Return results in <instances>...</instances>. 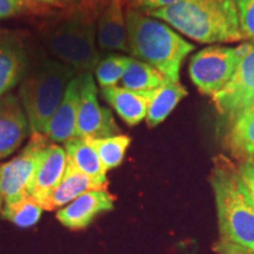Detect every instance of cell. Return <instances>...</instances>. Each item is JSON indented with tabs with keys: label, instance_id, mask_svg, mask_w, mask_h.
Returning <instances> with one entry per match:
<instances>
[{
	"label": "cell",
	"instance_id": "obj_1",
	"mask_svg": "<svg viewBox=\"0 0 254 254\" xmlns=\"http://www.w3.org/2000/svg\"><path fill=\"white\" fill-rule=\"evenodd\" d=\"M150 15L198 43H236L245 39L234 0H183Z\"/></svg>",
	"mask_w": 254,
	"mask_h": 254
},
{
	"label": "cell",
	"instance_id": "obj_2",
	"mask_svg": "<svg viewBox=\"0 0 254 254\" xmlns=\"http://www.w3.org/2000/svg\"><path fill=\"white\" fill-rule=\"evenodd\" d=\"M129 53L154 67L167 80L179 82L184 60L194 45L190 44L166 24L157 21L134 8L125 15Z\"/></svg>",
	"mask_w": 254,
	"mask_h": 254
},
{
	"label": "cell",
	"instance_id": "obj_3",
	"mask_svg": "<svg viewBox=\"0 0 254 254\" xmlns=\"http://www.w3.org/2000/svg\"><path fill=\"white\" fill-rule=\"evenodd\" d=\"M209 183L220 238L254 251V205L237 165L224 155L215 157Z\"/></svg>",
	"mask_w": 254,
	"mask_h": 254
},
{
	"label": "cell",
	"instance_id": "obj_4",
	"mask_svg": "<svg viewBox=\"0 0 254 254\" xmlns=\"http://www.w3.org/2000/svg\"><path fill=\"white\" fill-rule=\"evenodd\" d=\"M75 69L62 62L47 60L28 74L20 87L21 103L30 131L45 135Z\"/></svg>",
	"mask_w": 254,
	"mask_h": 254
},
{
	"label": "cell",
	"instance_id": "obj_5",
	"mask_svg": "<svg viewBox=\"0 0 254 254\" xmlns=\"http://www.w3.org/2000/svg\"><path fill=\"white\" fill-rule=\"evenodd\" d=\"M47 45L60 62L75 71L90 72L100 62L95 47V27L81 19H72L50 34Z\"/></svg>",
	"mask_w": 254,
	"mask_h": 254
},
{
	"label": "cell",
	"instance_id": "obj_6",
	"mask_svg": "<svg viewBox=\"0 0 254 254\" xmlns=\"http://www.w3.org/2000/svg\"><path fill=\"white\" fill-rule=\"evenodd\" d=\"M238 63V47L208 46L192 57L190 77L202 94L213 98L233 78Z\"/></svg>",
	"mask_w": 254,
	"mask_h": 254
},
{
	"label": "cell",
	"instance_id": "obj_7",
	"mask_svg": "<svg viewBox=\"0 0 254 254\" xmlns=\"http://www.w3.org/2000/svg\"><path fill=\"white\" fill-rule=\"evenodd\" d=\"M45 135L33 133L23 152L0 166V194L5 205L13 204L30 195L36 171L44 151L49 146Z\"/></svg>",
	"mask_w": 254,
	"mask_h": 254
},
{
	"label": "cell",
	"instance_id": "obj_8",
	"mask_svg": "<svg viewBox=\"0 0 254 254\" xmlns=\"http://www.w3.org/2000/svg\"><path fill=\"white\" fill-rule=\"evenodd\" d=\"M239 63L233 78L212 98L218 112L228 120L254 106V44L238 47Z\"/></svg>",
	"mask_w": 254,
	"mask_h": 254
},
{
	"label": "cell",
	"instance_id": "obj_9",
	"mask_svg": "<svg viewBox=\"0 0 254 254\" xmlns=\"http://www.w3.org/2000/svg\"><path fill=\"white\" fill-rule=\"evenodd\" d=\"M119 127L109 109L100 106L91 72L80 73V101L75 138L103 139L119 134Z\"/></svg>",
	"mask_w": 254,
	"mask_h": 254
},
{
	"label": "cell",
	"instance_id": "obj_10",
	"mask_svg": "<svg viewBox=\"0 0 254 254\" xmlns=\"http://www.w3.org/2000/svg\"><path fill=\"white\" fill-rule=\"evenodd\" d=\"M113 207V198L106 190H88L59 209L57 219L65 227L82 230L86 228L98 214L111 211Z\"/></svg>",
	"mask_w": 254,
	"mask_h": 254
},
{
	"label": "cell",
	"instance_id": "obj_11",
	"mask_svg": "<svg viewBox=\"0 0 254 254\" xmlns=\"http://www.w3.org/2000/svg\"><path fill=\"white\" fill-rule=\"evenodd\" d=\"M30 132L26 113L13 94L0 98V159L11 155Z\"/></svg>",
	"mask_w": 254,
	"mask_h": 254
},
{
	"label": "cell",
	"instance_id": "obj_12",
	"mask_svg": "<svg viewBox=\"0 0 254 254\" xmlns=\"http://www.w3.org/2000/svg\"><path fill=\"white\" fill-rule=\"evenodd\" d=\"M79 101H80V74L69 81L62 103L47 126L45 136L49 140L66 144L75 138Z\"/></svg>",
	"mask_w": 254,
	"mask_h": 254
},
{
	"label": "cell",
	"instance_id": "obj_13",
	"mask_svg": "<svg viewBox=\"0 0 254 254\" xmlns=\"http://www.w3.org/2000/svg\"><path fill=\"white\" fill-rule=\"evenodd\" d=\"M67 166L66 151L58 145L49 144L44 151L28 194L41 201L62 182Z\"/></svg>",
	"mask_w": 254,
	"mask_h": 254
},
{
	"label": "cell",
	"instance_id": "obj_14",
	"mask_svg": "<svg viewBox=\"0 0 254 254\" xmlns=\"http://www.w3.org/2000/svg\"><path fill=\"white\" fill-rule=\"evenodd\" d=\"M153 92L141 94L118 86L101 88L104 99L128 126H135L146 119Z\"/></svg>",
	"mask_w": 254,
	"mask_h": 254
},
{
	"label": "cell",
	"instance_id": "obj_15",
	"mask_svg": "<svg viewBox=\"0 0 254 254\" xmlns=\"http://www.w3.org/2000/svg\"><path fill=\"white\" fill-rule=\"evenodd\" d=\"M97 190H106V186L94 182L86 174L79 172L75 168L67 165L62 182L47 198L41 200L40 205L43 209L53 211L72 202L82 193Z\"/></svg>",
	"mask_w": 254,
	"mask_h": 254
},
{
	"label": "cell",
	"instance_id": "obj_16",
	"mask_svg": "<svg viewBox=\"0 0 254 254\" xmlns=\"http://www.w3.org/2000/svg\"><path fill=\"white\" fill-rule=\"evenodd\" d=\"M98 40L101 49L129 52L125 15L120 0L111 2L98 24Z\"/></svg>",
	"mask_w": 254,
	"mask_h": 254
},
{
	"label": "cell",
	"instance_id": "obj_17",
	"mask_svg": "<svg viewBox=\"0 0 254 254\" xmlns=\"http://www.w3.org/2000/svg\"><path fill=\"white\" fill-rule=\"evenodd\" d=\"M226 147L239 161L254 159V106L231 120Z\"/></svg>",
	"mask_w": 254,
	"mask_h": 254
},
{
	"label": "cell",
	"instance_id": "obj_18",
	"mask_svg": "<svg viewBox=\"0 0 254 254\" xmlns=\"http://www.w3.org/2000/svg\"><path fill=\"white\" fill-rule=\"evenodd\" d=\"M65 151L67 155V165L79 172L86 174L94 182L104 186L107 185V171L101 164L97 152L87 144L86 140L80 138L72 139L65 144Z\"/></svg>",
	"mask_w": 254,
	"mask_h": 254
},
{
	"label": "cell",
	"instance_id": "obj_19",
	"mask_svg": "<svg viewBox=\"0 0 254 254\" xmlns=\"http://www.w3.org/2000/svg\"><path fill=\"white\" fill-rule=\"evenodd\" d=\"M187 95V90L180 82L167 80L152 94L148 105L146 123L153 128L161 124L172 113L178 104Z\"/></svg>",
	"mask_w": 254,
	"mask_h": 254
},
{
	"label": "cell",
	"instance_id": "obj_20",
	"mask_svg": "<svg viewBox=\"0 0 254 254\" xmlns=\"http://www.w3.org/2000/svg\"><path fill=\"white\" fill-rule=\"evenodd\" d=\"M167 79L151 65L135 58H129L122 78L124 88L136 93H151L165 84Z\"/></svg>",
	"mask_w": 254,
	"mask_h": 254
},
{
	"label": "cell",
	"instance_id": "obj_21",
	"mask_svg": "<svg viewBox=\"0 0 254 254\" xmlns=\"http://www.w3.org/2000/svg\"><path fill=\"white\" fill-rule=\"evenodd\" d=\"M25 72V57L11 44L0 45V98L17 85Z\"/></svg>",
	"mask_w": 254,
	"mask_h": 254
},
{
	"label": "cell",
	"instance_id": "obj_22",
	"mask_svg": "<svg viewBox=\"0 0 254 254\" xmlns=\"http://www.w3.org/2000/svg\"><path fill=\"white\" fill-rule=\"evenodd\" d=\"M94 148L105 170L110 171L123 163L124 157L131 144V138L125 134H118L103 139H84Z\"/></svg>",
	"mask_w": 254,
	"mask_h": 254
},
{
	"label": "cell",
	"instance_id": "obj_23",
	"mask_svg": "<svg viewBox=\"0 0 254 254\" xmlns=\"http://www.w3.org/2000/svg\"><path fill=\"white\" fill-rule=\"evenodd\" d=\"M43 213L40 202L33 196L27 195L13 204L5 205L1 214L2 218L13 222L19 227H31L36 225Z\"/></svg>",
	"mask_w": 254,
	"mask_h": 254
},
{
	"label": "cell",
	"instance_id": "obj_24",
	"mask_svg": "<svg viewBox=\"0 0 254 254\" xmlns=\"http://www.w3.org/2000/svg\"><path fill=\"white\" fill-rule=\"evenodd\" d=\"M129 57L109 56L100 60L95 67V77L101 88L116 86L126 71Z\"/></svg>",
	"mask_w": 254,
	"mask_h": 254
},
{
	"label": "cell",
	"instance_id": "obj_25",
	"mask_svg": "<svg viewBox=\"0 0 254 254\" xmlns=\"http://www.w3.org/2000/svg\"><path fill=\"white\" fill-rule=\"evenodd\" d=\"M234 2L244 37L254 44V0H234Z\"/></svg>",
	"mask_w": 254,
	"mask_h": 254
},
{
	"label": "cell",
	"instance_id": "obj_26",
	"mask_svg": "<svg viewBox=\"0 0 254 254\" xmlns=\"http://www.w3.org/2000/svg\"><path fill=\"white\" fill-rule=\"evenodd\" d=\"M237 167L254 205V159L239 161Z\"/></svg>",
	"mask_w": 254,
	"mask_h": 254
},
{
	"label": "cell",
	"instance_id": "obj_27",
	"mask_svg": "<svg viewBox=\"0 0 254 254\" xmlns=\"http://www.w3.org/2000/svg\"><path fill=\"white\" fill-rule=\"evenodd\" d=\"M180 1L183 0H132V4L136 11L150 14L151 12L176 5Z\"/></svg>",
	"mask_w": 254,
	"mask_h": 254
},
{
	"label": "cell",
	"instance_id": "obj_28",
	"mask_svg": "<svg viewBox=\"0 0 254 254\" xmlns=\"http://www.w3.org/2000/svg\"><path fill=\"white\" fill-rule=\"evenodd\" d=\"M214 251L218 254H254V251L222 238L214 244Z\"/></svg>",
	"mask_w": 254,
	"mask_h": 254
},
{
	"label": "cell",
	"instance_id": "obj_29",
	"mask_svg": "<svg viewBox=\"0 0 254 254\" xmlns=\"http://www.w3.org/2000/svg\"><path fill=\"white\" fill-rule=\"evenodd\" d=\"M25 5V0H0V20L23 12Z\"/></svg>",
	"mask_w": 254,
	"mask_h": 254
},
{
	"label": "cell",
	"instance_id": "obj_30",
	"mask_svg": "<svg viewBox=\"0 0 254 254\" xmlns=\"http://www.w3.org/2000/svg\"><path fill=\"white\" fill-rule=\"evenodd\" d=\"M40 1H45V2H66V1H72V0H40Z\"/></svg>",
	"mask_w": 254,
	"mask_h": 254
},
{
	"label": "cell",
	"instance_id": "obj_31",
	"mask_svg": "<svg viewBox=\"0 0 254 254\" xmlns=\"http://www.w3.org/2000/svg\"><path fill=\"white\" fill-rule=\"evenodd\" d=\"M2 200H4V199H2V195H1V194H0V209H1V205H2Z\"/></svg>",
	"mask_w": 254,
	"mask_h": 254
}]
</instances>
